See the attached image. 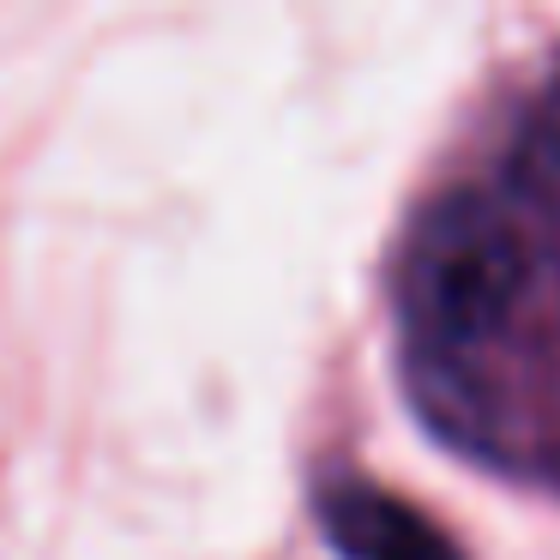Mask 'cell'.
<instances>
[{
	"mask_svg": "<svg viewBox=\"0 0 560 560\" xmlns=\"http://www.w3.org/2000/svg\"><path fill=\"white\" fill-rule=\"evenodd\" d=\"M319 524L343 560H458V548L422 512L374 482L319 488Z\"/></svg>",
	"mask_w": 560,
	"mask_h": 560,
	"instance_id": "cell-2",
	"label": "cell"
},
{
	"mask_svg": "<svg viewBox=\"0 0 560 560\" xmlns=\"http://www.w3.org/2000/svg\"><path fill=\"white\" fill-rule=\"evenodd\" d=\"M530 283V247L506 206L488 194H446L410 242V271H404V307L428 343H470L500 338L524 302Z\"/></svg>",
	"mask_w": 560,
	"mask_h": 560,
	"instance_id": "cell-1",
	"label": "cell"
},
{
	"mask_svg": "<svg viewBox=\"0 0 560 560\" xmlns=\"http://www.w3.org/2000/svg\"><path fill=\"white\" fill-rule=\"evenodd\" d=\"M542 133H548V151L560 158V97L548 103V115H542Z\"/></svg>",
	"mask_w": 560,
	"mask_h": 560,
	"instance_id": "cell-3",
	"label": "cell"
}]
</instances>
